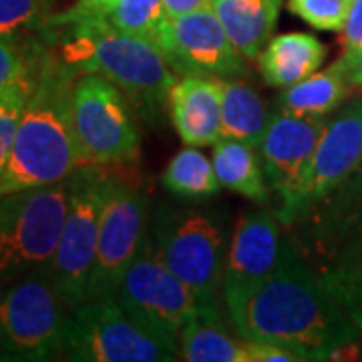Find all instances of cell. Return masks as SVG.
I'll list each match as a JSON object with an SVG mask.
<instances>
[{
  "mask_svg": "<svg viewBox=\"0 0 362 362\" xmlns=\"http://www.w3.org/2000/svg\"><path fill=\"white\" fill-rule=\"evenodd\" d=\"M221 300L235 334L302 350L310 361H340L358 352L361 330L288 240L270 276L223 286Z\"/></svg>",
  "mask_w": 362,
  "mask_h": 362,
  "instance_id": "obj_1",
  "label": "cell"
},
{
  "mask_svg": "<svg viewBox=\"0 0 362 362\" xmlns=\"http://www.w3.org/2000/svg\"><path fill=\"white\" fill-rule=\"evenodd\" d=\"M77 75L59 52L42 47L37 81L21 115L8 161L0 173V197L66 180L83 168L73 123Z\"/></svg>",
  "mask_w": 362,
  "mask_h": 362,
  "instance_id": "obj_2",
  "label": "cell"
},
{
  "mask_svg": "<svg viewBox=\"0 0 362 362\" xmlns=\"http://www.w3.org/2000/svg\"><path fill=\"white\" fill-rule=\"evenodd\" d=\"M57 26L59 57L77 77L95 73L125 93L143 115H156L168 103L180 75L151 39L117 30L107 16L65 13L47 21Z\"/></svg>",
  "mask_w": 362,
  "mask_h": 362,
  "instance_id": "obj_3",
  "label": "cell"
},
{
  "mask_svg": "<svg viewBox=\"0 0 362 362\" xmlns=\"http://www.w3.org/2000/svg\"><path fill=\"white\" fill-rule=\"evenodd\" d=\"M149 235L161 262L194 292L204 316H221L230 216L221 207L159 204Z\"/></svg>",
  "mask_w": 362,
  "mask_h": 362,
  "instance_id": "obj_4",
  "label": "cell"
},
{
  "mask_svg": "<svg viewBox=\"0 0 362 362\" xmlns=\"http://www.w3.org/2000/svg\"><path fill=\"white\" fill-rule=\"evenodd\" d=\"M111 165H83L69 175V211L54 256L47 264L52 286L69 310L89 300V282Z\"/></svg>",
  "mask_w": 362,
  "mask_h": 362,
  "instance_id": "obj_5",
  "label": "cell"
},
{
  "mask_svg": "<svg viewBox=\"0 0 362 362\" xmlns=\"http://www.w3.org/2000/svg\"><path fill=\"white\" fill-rule=\"evenodd\" d=\"M63 358L77 362H169L180 344L137 322L115 298H89L69 314Z\"/></svg>",
  "mask_w": 362,
  "mask_h": 362,
  "instance_id": "obj_6",
  "label": "cell"
},
{
  "mask_svg": "<svg viewBox=\"0 0 362 362\" xmlns=\"http://www.w3.org/2000/svg\"><path fill=\"white\" fill-rule=\"evenodd\" d=\"M71 310L57 294L47 266L0 290V358L40 362L63 354Z\"/></svg>",
  "mask_w": 362,
  "mask_h": 362,
  "instance_id": "obj_7",
  "label": "cell"
},
{
  "mask_svg": "<svg viewBox=\"0 0 362 362\" xmlns=\"http://www.w3.org/2000/svg\"><path fill=\"white\" fill-rule=\"evenodd\" d=\"M69 211V177L0 197V282L47 266Z\"/></svg>",
  "mask_w": 362,
  "mask_h": 362,
  "instance_id": "obj_8",
  "label": "cell"
},
{
  "mask_svg": "<svg viewBox=\"0 0 362 362\" xmlns=\"http://www.w3.org/2000/svg\"><path fill=\"white\" fill-rule=\"evenodd\" d=\"M73 123L83 165L137 168L141 135L125 93L109 78L87 73L73 87Z\"/></svg>",
  "mask_w": 362,
  "mask_h": 362,
  "instance_id": "obj_9",
  "label": "cell"
},
{
  "mask_svg": "<svg viewBox=\"0 0 362 362\" xmlns=\"http://www.w3.org/2000/svg\"><path fill=\"white\" fill-rule=\"evenodd\" d=\"M149 194L143 189L135 168H113L101 214L89 298H115L123 274L149 235Z\"/></svg>",
  "mask_w": 362,
  "mask_h": 362,
  "instance_id": "obj_10",
  "label": "cell"
},
{
  "mask_svg": "<svg viewBox=\"0 0 362 362\" xmlns=\"http://www.w3.org/2000/svg\"><path fill=\"white\" fill-rule=\"evenodd\" d=\"M115 300L137 322L171 342H177L185 324L204 314L194 292L157 256L151 235L123 274Z\"/></svg>",
  "mask_w": 362,
  "mask_h": 362,
  "instance_id": "obj_11",
  "label": "cell"
},
{
  "mask_svg": "<svg viewBox=\"0 0 362 362\" xmlns=\"http://www.w3.org/2000/svg\"><path fill=\"white\" fill-rule=\"evenodd\" d=\"M362 163V99L328 119L322 137L294 197L276 211L282 226L300 220L314 204L338 187Z\"/></svg>",
  "mask_w": 362,
  "mask_h": 362,
  "instance_id": "obj_12",
  "label": "cell"
},
{
  "mask_svg": "<svg viewBox=\"0 0 362 362\" xmlns=\"http://www.w3.org/2000/svg\"><path fill=\"white\" fill-rule=\"evenodd\" d=\"M153 42L180 77L238 78L247 73L244 57L235 51L211 6L168 18L157 30Z\"/></svg>",
  "mask_w": 362,
  "mask_h": 362,
  "instance_id": "obj_13",
  "label": "cell"
},
{
  "mask_svg": "<svg viewBox=\"0 0 362 362\" xmlns=\"http://www.w3.org/2000/svg\"><path fill=\"white\" fill-rule=\"evenodd\" d=\"M286 228L290 230L288 240L310 268L362 244V163L300 220Z\"/></svg>",
  "mask_w": 362,
  "mask_h": 362,
  "instance_id": "obj_14",
  "label": "cell"
},
{
  "mask_svg": "<svg viewBox=\"0 0 362 362\" xmlns=\"http://www.w3.org/2000/svg\"><path fill=\"white\" fill-rule=\"evenodd\" d=\"M326 123V117H298L284 111L270 115L258 151L270 192L280 197V207L296 194Z\"/></svg>",
  "mask_w": 362,
  "mask_h": 362,
  "instance_id": "obj_15",
  "label": "cell"
},
{
  "mask_svg": "<svg viewBox=\"0 0 362 362\" xmlns=\"http://www.w3.org/2000/svg\"><path fill=\"white\" fill-rule=\"evenodd\" d=\"M288 246L282 223L266 209L242 214L232 230L223 286H244L258 282L278 268Z\"/></svg>",
  "mask_w": 362,
  "mask_h": 362,
  "instance_id": "obj_16",
  "label": "cell"
},
{
  "mask_svg": "<svg viewBox=\"0 0 362 362\" xmlns=\"http://www.w3.org/2000/svg\"><path fill=\"white\" fill-rule=\"evenodd\" d=\"M223 78L183 75L168 97L171 123L185 145L206 147L221 139Z\"/></svg>",
  "mask_w": 362,
  "mask_h": 362,
  "instance_id": "obj_17",
  "label": "cell"
},
{
  "mask_svg": "<svg viewBox=\"0 0 362 362\" xmlns=\"http://www.w3.org/2000/svg\"><path fill=\"white\" fill-rule=\"evenodd\" d=\"M282 0H211L221 26L244 59H259L272 40Z\"/></svg>",
  "mask_w": 362,
  "mask_h": 362,
  "instance_id": "obj_18",
  "label": "cell"
},
{
  "mask_svg": "<svg viewBox=\"0 0 362 362\" xmlns=\"http://www.w3.org/2000/svg\"><path fill=\"white\" fill-rule=\"evenodd\" d=\"M326 59V45L308 33L272 37L259 54V71L270 87H290L314 75Z\"/></svg>",
  "mask_w": 362,
  "mask_h": 362,
  "instance_id": "obj_19",
  "label": "cell"
},
{
  "mask_svg": "<svg viewBox=\"0 0 362 362\" xmlns=\"http://www.w3.org/2000/svg\"><path fill=\"white\" fill-rule=\"evenodd\" d=\"M214 169L221 187H228L233 194L244 195L256 204L268 202L270 185L264 175L262 161L256 156V147L221 137L214 143Z\"/></svg>",
  "mask_w": 362,
  "mask_h": 362,
  "instance_id": "obj_20",
  "label": "cell"
},
{
  "mask_svg": "<svg viewBox=\"0 0 362 362\" xmlns=\"http://www.w3.org/2000/svg\"><path fill=\"white\" fill-rule=\"evenodd\" d=\"M180 358L185 362H250L246 340L228 332L221 316H195L180 332Z\"/></svg>",
  "mask_w": 362,
  "mask_h": 362,
  "instance_id": "obj_21",
  "label": "cell"
},
{
  "mask_svg": "<svg viewBox=\"0 0 362 362\" xmlns=\"http://www.w3.org/2000/svg\"><path fill=\"white\" fill-rule=\"evenodd\" d=\"M268 121V109L256 90L244 81L223 78L221 137L244 141L258 149Z\"/></svg>",
  "mask_w": 362,
  "mask_h": 362,
  "instance_id": "obj_22",
  "label": "cell"
},
{
  "mask_svg": "<svg viewBox=\"0 0 362 362\" xmlns=\"http://www.w3.org/2000/svg\"><path fill=\"white\" fill-rule=\"evenodd\" d=\"M349 90L346 78L330 66L286 87L278 99V111L298 117H328L342 105Z\"/></svg>",
  "mask_w": 362,
  "mask_h": 362,
  "instance_id": "obj_23",
  "label": "cell"
},
{
  "mask_svg": "<svg viewBox=\"0 0 362 362\" xmlns=\"http://www.w3.org/2000/svg\"><path fill=\"white\" fill-rule=\"evenodd\" d=\"M161 181L169 194L183 202H206L216 197L221 189L214 161H209L194 145L171 157Z\"/></svg>",
  "mask_w": 362,
  "mask_h": 362,
  "instance_id": "obj_24",
  "label": "cell"
},
{
  "mask_svg": "<svg viewBox=\"0 0 362 362\" xmlns=\"http://www.w3.org/2000/svg\"><path fill=\"white\" fill-rule=\"evenodd\" d=\"M312 272L362 332V244L340 252Z\"/></svg>",
  "mask_w": 362,
  "mask_h": 362,
  "instance_id": "obj_25",
  "label": "cell"
},
{
  "mask_svg": "<svg viewBox=\"0 0 362 362\" xmlns=\"http://www.w3.org/2000/svg\"><path fill=\"white\" fill-rule=\"evenodd\" d=\"M107 21L121 33L153 40L168 14L163 0H117Z\"/></svg>",
  "mask_w": 362,
  "mask_h": 362,
  "instance_id": "obj_26",
  "label": "cell"
},
{
  "mask_svg": "<svg viewBox=\"0 0 362 362\" xmlns=\"http://www.w3.org/2000/svg\"><path fill=\"white\" fill-rule=\"evenodd\" d=\"M42 47H25L16 37H0V99L37 73Z\"/></svg>",
  "mask_w": 362,
  "mask_h": 362,
  "instance_id": "obj_27",
  "label": "cell"
},
{
  "mask_svg": "<svg viewBox=\"0 0 362 362\" xmlns=\"http://www.w3.org/2000/svg\"><path fill=\"white\" fill-rule=\"evenodd\" d=\"M342 33L344 51L334 69L346 78L350 89L362 87V0H352Z\"/></svg>",
  "mask_w": 362,
  "mask_h": 362,
  "instance_id": "obj_28",
  "label": "cell"
},
{
  "mask_svg": "<svg viewBox=\"0 0 362 362\" xmlns=\"http://www.w3.org/2000/svg\"><path fill=\"white\" fill-rule=\"evenodd\" d=\"M35 81H37V73L30 78L23 81L21 85H16L0 99V173L11 156L16 127H18L23 111H25L26 101L35 89Z\"/></svg>",
  "mask_w": 362,
  "mask_h": 362,
  "instance_id": "obj_29",
  "label": "cell"
},
{
  "mask_svg": "<svg viewBox=\"0 0 362 362\" xmlns=\"http://www.w3.org/2000/svg\"><path fill=\"white\" fill-rule=\"evenodd\" d=\"M350 4L349 0H288V8L318 30H342Z\"/></svg>",
  "mask_w": 362,
  "mask_h": 362,
  "instance_id": "obj_30",
  "label": "cell"
},
{
  "mask_svg": "<svg viewBox=\"0 0 362 362\" xmlns=\"http://www.w3.org/2000/svg\"><path fill=\"white\" fill-rule=\"evenodd\" d=\"M47 0H0V37H16L21 30L40 26Z\"/></svg>",
  "mask_w": 362,
  "mask_h": 362,
  "instance_id": "obj_31",
  "label": "cell"
},
{
  "mask_svg": "<svg viewBox=\"0 0 362 362\" xmlns=\"http://www.w3.org/2000/svg\"><path fill=\"white\" fill-rule=\"evenodd\" d=\"M250 362H306L310 361L302 350L290 349L276 342H256L246 340Z\"/></svg>",
  "mask_w": 362,
  "mask_h": 362,
  "instance_id": "obj_32",
  "label": "cell"
},
{
  "mask_svg": "<svg viewBox=\"0 0 362 362\" xmlns=\"http://www.w3.org/2000/svg\"><path fill=\"white\" fill-rule=\"evenodd\" d=\"M168 18H177L194 11H202L211 6V0H163Z\"/></svg>",
  "mask_w": 362,
  "mask_h": 362,
  "instance_id": "obj_33",
  "label": "cell"
},
{
  "mask_svg": "<svg viewBox=\"0 0 362 362\" xmlns=\"http://www.w3.org/2000/svg\"><path fill=\"white\" fill-rule=\"evenodd\" d=\"M117 0H81L71 13L75 14H95V16H107L109 11L115 6Z\"/></svg>",
  "mask_w": 362,
  "mask_h": 362,
  "instance_id": "obj_34",
  "label": "cell"
},
{
  "mask_svg": "<svg viewBox=\"0 0 362 362\" xmlns=\"http://www.w3.org/2000/svg\"><path fill=\"white\" fill-rule=\"evenodd\" d=\"M349 2H352V0H349Z\"/></svg>",
  "mask_w": 362,
  "mask_h": 362,
  "instance_id": "obj_35",
  "label": "cell"
}]
</instances>
